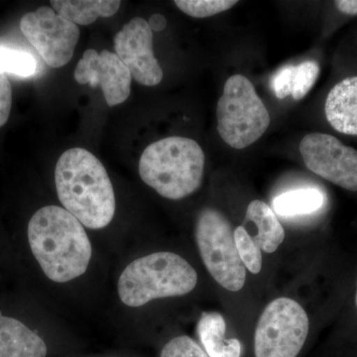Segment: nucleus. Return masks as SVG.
Segmentation results:
<instances>
[{"label":"nucleus","mask_w":357,"mask_h":357,"mask_svg":"<svg viewBox=\"0 0 357 357\" xmlns=\"http://www.w3.org/2000/svg\"><path fill=\"white\" fill-rule=\"evenodd\" d=\"M58 198L65 210L84 227L100 229L114 217L116 202L105 166L84 148H72L61 155L55 169Z\"/></svg>","instance_id":"f03ea898"},{"label":"nucleus","mask_w":357,"mask_h":357,"mask_svg":"<svg viewBox=\"0 0 357 357\" xmlns=\"http://www.w3.org/2000/svg\"><path fill=\"white\" fill-rule=\"evenodd\" d=\"M114 50L131 77L146 86L161 83L164 73L153 52V32L146 20L136 17L115 35Z\"/></svg>","instance_id":"9d476101"},{"label":"nucleus","mask_w":357,"mask_h":357,"mask_svg":"<svg viewBox=\"0 0 357 357\" xmlns=\"http://www.w3.org/2000/svg\"><path fill=\"white\" fill-rule=\"evenodd\" d=\"M160 357H210L204 351L201 344L188 335H178L169 340L161 352Z\"/></svg>","instance_id":"4be33fe9"},{"label":"nucleus","mask_w":357,"mask_h":357,"mask_svg":"<svg viewBox=\"0 0 357 357\" xmlns=\"http://www.w3.org/2000/svg\"><path fill=\"white\" fill-rule=\"evenodd\" d=\"M47 345L24 323L0 312V357H46Z\"/></svg>","instance_id":"ddd939ff"},{"label":"nucleus","mask_w":357,"mask_h":357,"mask_svg":"<svg viewBox=\"0 0 357 357\" xmlns=\"http://www.w3.org/2000/svg\"><path fill=\"white\" fill-rule=\"evenodd\" d=\"M356 307H357V286H356Z\"/></svg>","instance_id":"bb28decb"},{"label":"nucleus","mask_w":357,"mask_h":357,"mask_svg":"<svg viewBox=\"0 0 357 357\" xmlns=\"http://www.w3.org/2000/svg\"><path fill=\"white\" fill-rule=\"evenodd\" d=\"M75 79L81 84L100 86L109 107L121 105L130 96L132 77L121 58L112 52L98 53L93 49L84 52L75 70Z\"/></svg>","instance_id":"9b49d317"},{"label":"nucleus","mask_w":357,"mask_h":357,"mask_svg":"<svg viewBox=\"0 0 357 357\" xmlns=\"http://www.w3.org/2000/svg\"><path fill=\"white\" fill-rule=\"evenodd\" d=\"M52 8L76 25H89L119 11V0H52Z\"/></svg>","instance_id":"dca6fc26"},{"label":"nucleus","mask_w":357,"mask_h":357,"mask_svg":"<svg viewBox=\"0 0 357 357\" xmlns=\"http://www.w3.org/2000/svg\"><path fill=\"white\" fill-rule=\"evenodd\" d=\"M305 165L312 173L351 192H357V150L335 136L310 133L301 141Z\"/></svg>","instance_id":"1a4fd4ad"},{"label":"nucleus","mask_w":357,"mask_h":357,"mask_svg":"<svg viewBox=\"0 0 357 357\" xmlns=\"http://www.w3.org/2000/svg\"><path fill=\"white\" fill-rule=\"evenodd\" d=\"M325 197L317 189H300L284 192L273 202L275 213L283 217L310 215L323 206Z\"/></svg>","instance_id":"f3484780"},{"label":"nucleus","mask_w":357,"mask_h":357,"mask_svg":"<svg viewBox=\"0 0 357 357\" xmlns=\"http://www.w3.org/2000/svg\"><path fill=\"white\" fill-rule=\"evenodd\" d=\"M196 241L204 266L225 290L238 292L245 285L246 269L234 243V230L225 213L213 208L199 211Z\"/></svg>","instance_id":"0eeeda50"},{"label":"nucleus","mask_w":357,"mask_h":357,"mask_svg":"<svg viewBox=\"0 0 357 357\" xmlns=\"http://www.w3.org/2000/svg\"><path fill=\"white\" fill-rule=\"evenodd\" d=\"M206 156L198 142L187 137H167L143 151L139 175L163 198L182 199L201 187Z\"/></svg>","instance_id":"7ed1b4c3"},{"label":"nucleus","mask_w":357,"mask_h":357,"mask_svg":"<svg viewBox=\"0 0 357 357\" xmlns=\"http://www.w3.org/2000/svg\"><path fill=\"white\" fill-rule=\"evenodd\" d=\"M294 68L295 66L291 65L282 67L272 79L275 95L280 100L292 96Z\"/></svg>","instance_id":"5701e85b"},{"label":"nucleus","mask_w":357,"mask_h":357,"mask_svg":"<svg viewBox=\"0 0 357 357\" xmlns=\"http://www.w3.org/2000/svg\"><path fill=\"white\" fill-rule=\"evenodd\" d=\"M335 6L340 13L347 15H357V0H337Z\"/></svg>","instance_id":"393cba45"},{"label":"nucleus","mask_w":357,"mask_h":357,"mask_svg":"<svg viewBox=\"0 0 357 357\" xmlns=\"http://www.w3.org/2000/svg\"><path fill=\"white\" fill-rule=\"evenodd\" d=\"M20 29L45 63L56 69L72 60L79 39L77 25L49 6L26 13L21 18Z\"/></svg>","instance_id":"6e6552de"},{"label":"nucleus","mask_w":357,"mask_h":357,"mask_svg":"<svg viewBox=\"0 0 357 357\" xmlns=\"http://www.w3.org/2000/svg\"><path fill=\"white\" fill-rule=\"evenodd\" d=\"M309 335L310 319L304 307L292 298H276L258 319L251 357H300Z\"/></svg>","instance_id":"423d86ee"},{"label":"nucleus","mask_w":357,"mask_h":357,"mask_svg":"<svg viewBox=\"0 0 357 357\" xmlns=\"http://www.w3.org/2000/svg\"><path fill=\"white\" fill-rule=\"evenodd\" d=\"M13 107V88L6 74L0 72V128L8 121Z\"/></svg>","instance_id":"b1692460"},{"label":"nucleus","mask_w":357,"mask_h":357,"mask_svg":"<svg viewBox=\"0 0 357 357\" xmlns=\"http://www.w3.org/2000/svg\"><path fill=\"white\" fill-rule=\"evenodd\" d=\"M319 74V66L314 61H305L300 65L295 66L293 75L294 100L304 98L316 84Z\"/></svg>","instance_id":"412c9836"},{"label":"nucleus","mask_w":357,"mask_h":357,"mask_svg":"<svg viewBox=\"0 0 357 357\" xmlns=\"http://www.w3.org/2000/svg\"><path fill=\"white\" fill-rule=\"evenodd\" d=\"M244 225L255 227L256 234L252 237L262 252L274 253L285 241V229L276 213L260 199H255L248 204Z\"/></svg>","instance_id":"2eb2a0df"},{"label":"nucleus","mask_w":357,"mask_h":357,"mask_svg":"<svg viewBox=\"0 0 357 357\" xmlns=\"http://www.w3.org/2000/svg\"><path fill=\"white\" fill-rule=\"evenodd\" d=\"M37 62L28 52L0 46V72L18 77H31L36 73Z\"/></svg>","instance_id":"a211bd4d"},{"label":"nucleus","mask_w":357,"mask_h":357,"mask_svg":"<svg viewBox=\"0 0 357 357\" xmlns=\"http://www.w3.org/2000/svg\"><path fill=\"white\" fill-rule=\"evenodd\" d=\"M234 243L245 269L250 273L259 274L263 264L262 250L244 225L234 229Z\"/></svg>","instance_id":"6ab92c4d"},{"label":"nucleus","mask_w":357,"mask_h":357,"mask_svg":"<svg viewBox=\"0 0 357 357\" xmlns=\"http://www.w3.org/2000/svg\"><path fill=\"white\" fill-rule=\"evenodd\" d=\"M198 273L182 256L160 251L131 262L119 277V295L126 306L138 307L163 298L191 293Z\"/></svg>","instance_id":"20e7f679"},{"label":"nucleus","mask_w":357,"mask_h":357,"mask_svg":"<svg viewBox=\"0 0 357 357\" xmlns=\"http://www.w3.org/2000/svg\"><path fill=\"white\" fill-rule=\"evenodd\" d=\"M176 6L187 15L206 18L229 10L237 4L236 0H176Z\"/></svg>","instance_id":"aec40b11"},{"label":"nucleus","mask_w":357,"mask_h":357,"mask_svg":"<svg viewBox=\"0 0 357 357\" xmlns=\"http://www.w3.org/2000/svg\"><path fill=\"white\" fill-rule=\"evenodd\" d=\"M328 123L338 132L357 135V77L335 84L326 100Z\"/></svg>","instance_id":"f8f14e48"},{"label":"nucleus","mask_w":357,"mask_h":357,"mask_svg":"<svg viewBox=\"0 0 357 357\" xmlns=\"http://www.w3.org/2000/svg\"><path fill=\"white\" fill-rule=\"evenodd\" d=\"M218 131L234 149H244L256 142L270 126L269 112L255 86L243 75L227 79L217 107Z\"/></svg>","instance_id":"39448f33"},{"label":"nucleus","mask_w":357,"mask_h":357,"mask_svg":"<svg viewBox=\"0 0 357 357\" xmlns=\"http://www.w3.org/2000/svg\"><path fill=\"white\" fill-rule=\"evenodd\" d=\"M148 24H149L152 31L159 32L165 29L167 20L162 14L156 13L153 14V15L150 17L149 21H148Z\"/></svg>","instance_id":"a878e982"},{"label":"nucleus","mask_w":357,"mask_h":357,"mask_svg":"<svg viewBox=\"0 0 357 357\" xmlns=\"http://www.w3.org/2000/svg\"><path fill=\"white\" fill-rule=\"evenodd\" d=\"M27 236L33 256L50 280L66 283L88 269L91 241L84 225L65 208H40L30 218Z\"/></svg>","instance_id":"f257e3e1"},{"label":"nucleus","mask_w":357,"mask_h":357,"mask_svg":"<svg viewBox=\"0 0 357 357\" xmlns=\"http://www.w3.org/2000/svg\"><path fill=\"white\" fill-rule=\"evenodd\" d=\"M197 332L201 347L210 357H243V345L237 337H227V323L218 312H204Z\"/></svg>","instance_id":"4468645a"}]
</instances>
